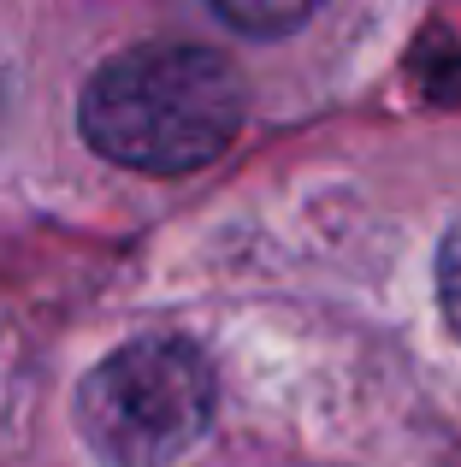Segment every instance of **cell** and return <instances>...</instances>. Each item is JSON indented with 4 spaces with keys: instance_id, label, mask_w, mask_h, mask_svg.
<instances>
[{
    "instance_id": "6da1fadb",
    "label": "cell",
    "mask_w": 461,
    "mask_h": 467,
    "mask_svg": "<svg viewBox=\"0 0 461 467\" xmlns=\"http://www.w3.org/2000/svg\"><path fill=\"white\" fill-rule=\"evenodd\" d=\"M249 89L225 54L196 42H142L89 78L77 125L113 166L178 178L213 166L242 130Z\"/></svg>"
},
{
    "instance_id": "7a4b0ae2",
    "label": "cell",
    "mask_w": 461,
    "mask_h": 467,
    "mask_svg": "<svg viewBox=\"0 0 461 467\" xmlns=\"http://www.w3.org/2000/svg\"><path fill=\"white\" fill-rule=\"evenodd\" d=\"M213 367L184 337H137L77 390V426L107 467H172L213 426Z\"/></svg>"
},
{
    "instance_id": "3957f363",
    "label": "cell",
    "mask_w": 461,
    "mask_h": 467,
    "mask_svg": "<svg viewBox=\"0 0 461 467\" xmlns=\"http://www.w3.org/2000/svg\"><path fill=\"white\" fill-rule=\"evenodd\" d=\"M220 18L230 30H249V36H290L313 18V6L302 0H284V6H242V0H220Z\"/></svg>"
},
{
    "instance_id": "277c9868",
    "label": "cell",
    "mask_w": 461,
    "mask_h": 467,
    "mask_svg": "<svg viewBox=\"0 0 461 467\" xmlns=\"http://www.w3.org/2000/svg\"><path fill=\"white\" fill-rule=\"evenodd\" d=\"M438 308L450 319V331L461 337V225H450V237L438 249Z\"/></svg>"
}]
</instances>
